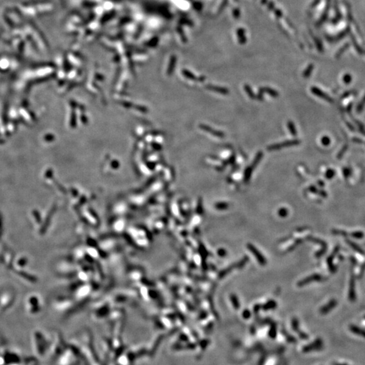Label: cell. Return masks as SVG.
Wrapping results in <instances>:
<instances>
[{
    "label": "cell",
    "instance_id": "ffe728a7",
    "mask_svg": "<svg viewBox=\"0 0 365 365\" xmlns=\"http://www.w3.org/2000/svg\"><path fill=\"white\" fill-rule=\"evenodd\" d=\"M276 306H277V304H276L275 302L273 301V300H270V301L267 302V303L265 305V306H264V308H265V309L267 310V309L273 308L275 307Z\"/></svg>",
    "mask_w": 365,
    "mask_h": 365
},
{
    "label": "cell",
    "instance_id": "d6986e66",
    "mask_svg": "<svg viewBox=\"0 0 365 365\" xmlns=\"http://www.w3.org/2000/svg\"><path fill=\"white\" fill-rule=\"evenodd\" d=\"M335 175V171L333 169H328L325 173V177L327 179H331Z\"/></svg>",
    "mask_w": 365,
    "mask_h": 365
},
{
    "label": "cell",
    "instance_id": "7a4b0ae2",
    "mask_svg": "<svg viewBox=\"0 0 365 365\" xmlns=\"http://www.w3.org/2000/svg\"><path fill=\"white\" fill-rule=\"evenodd\" d=\"M248 248L249 251L253 253V255L256 257V258L260 265H262V266L266 265V258L262 255V253L258 251V249H257L254 245H253L251 243H249V244H248Z\"/></svg>",
    "mask_w": 365,
    "mask_h": 365
},
{
    "label": "cell",
    "instance_id": "8992f818",
    "mask_svg": "<svg viewBox=\"0 0 365 365\" xmlns=\"http://www.w3.org/2000/svg\"><path fill=\"white\" fill-rule=\"evenodd\" d=\"M321 279H322V276L321 275V274H312V275H311L310 277L305 278L304 279L300 281L298 285L299 286H304V285L310 283L311 282H313V281H321Z\"/></svg>",
    "mask_w": 365,
    "mask_h": 365
},
{
    "label": "cell",
    "instance_id": "8fae6325",
    "mask_svg": "<svg viewBox=\"0 0 365 365\" xmlns=\"http://www.w3.org/2000/svg\"><path fill=\"white\" fill-rule=\"evenodd\" d=\"M346 242H347V244H348L351 247V248H352L354 250V251L358 252V253H359L361 255H365V252L362 248H360L359 245H357L356 243H354V241L350 240V239H346Z\"/></svg>",
    "mask_w": 365,
    "mask_h": 365
},
{
    "label": "cell",
    "instance_id": "5bb4252c",
    "mask_svg": "<svg viewBox=\"0 0 365 365\" xmlns=\"http://www.w3.org/2000/svg\"><path fill=\"white\" fill-rule=\"evenodd\" d=\"M287 127H288V129H289L290 133L293 135V136H295V135H297V131H296V128H295V124L292 121H288L287 122Z\"/></svg>",
    "mask_w": 365,
    "mask_h": 365
},
{
    "label": "cell",
    "instance_id": "9c48e42d",
    "mask_svg": "<svg viewBox=\"0 0 365 365\" xmlns=\"http://www.w3.org/2000/svg\"><path fill=\"white\" fill-rule=\"evenodd\" d=\"M337 304H338V302H337L336 300L333 299V300L328 302L327 304H326L324 306L322 307V308L321 309V312L322 314L327 313L328 312L331 310L333 308L335 307Z\"/></svg>",
    "mask_w": 365,
    "mask_h": 365
},
{
    "label": "cell",
    "instance_id": "7c38bea8",
    "mask_svg": "<svg viewBox=\"0 0 365 365\" xmlns=\"http://www.w3.org/2000/svg\"><path fill=\"white\" fill-rule=\"evenodd\" d=\"M262 157H263V152L262 151H258V153L256 154L255 158H254V159H253V160L250 166H251L253 169H255V168L257 166H258L260 162L261 161Z\"/></svg>",
    "mask_w": 365,
    "mask_h": 365
},
{
    "label": "cell",
    "instance_id": "ac0fdd59",
    "mask_svg": "<svg viewBox=\"0 0 365 365\" xmlns=\"http://www.w3.org/2000/svg\"><path fill=\"white\" fill-rule=\"evenodd\" d=\"M351 236L353 238H355V239H363L364 236V233L362 231H354L353 233H352V234H351Z\"/></svg>",
    "mask_w": 365,
    "mask_h": 365
},
{
    "label": "cell",
    "instance_id": "603a6c76",
    "mask_svg": "<svg viewBox=\"0 0 365 365\" xmlns=\"http://www.w3.org/2000/svg\"><path fill=\"white\" fill-rule=\"evenodd\" d=\"M351 172H352V170H351L350 168H344L343 169V175L344 177H345L346 179L348 178V177L351 175Z\"/></svg>",
    "mask_w": 365,
    "mask_h": 365
},
{
    "label": "cell",
    "instance_id": "d6a6232c",
    "mask_svg": "<svg viewBox=\"0 0 365 365\" xmlns=\"http://www.w3.org/2000/svg\"><path fill=\"white\" fill-rule=\"evenodd\" d=\"M318 183H320V184H318V185H319L320 186H324V183H323V182H322V181H319V182H318Z\"/></svg>",
    "mask_w": 365,
    "mask_h": 365
},
{
    "label": "cell",
    "instance_id": "52a82bcc",
    "mask_svg": "<svg viewBox=\"0 0 365 365\" xmlns=\"http://www.w3.org/2000/svg\"><path fill=\"white\" fill-rule=\"evenodd\" d=\"M244 89L245 91L247 93V95L249 96V98H251L252 99H256V100H259V101H262L263 100V95H262V93H259L258 94H255L253 92L252 88L250 87V86L248 85H245L244 86Z\"/></svg>",
    "mask_w": 365,
    "mask_h": 365
},
{
    "label": "cell",
    "instance_id": "f546056e",
    "mask_svg": "<svg viewBox=\"0 0 365 365\" xmlns=\"http://www.w3.org/2000/svg\"><path fill=\"white\" fill-rule=\"evenodd\" d=\"M318 193L320 195V196H321L322 197H326V196H327V193H326V192H325V191H323V190L318 191Z\"/></svg>",
    "mask_w": 365,
    "mask_h": 365
},
{
    "label": "cell",
    "instance_id": "277c9868",
    "mask_svg": "<svg viewBox=\"0 0 365 365\" xmlns=\"http://www.w3.org/2000/svg\"><path fill=\"white\" fill-rule=\"evenodd\" d=\"M348 298L350 301H354L356 300V291H355V276L352 272H351V277L350 280V287Z\"/></svg>",
    "mask_w": 365,
    "mask_h": 365
},
{
    "label": "cell",
    "instance_id": "9a60e30c",
    "mask_svg": "<svg viewBox=\"0 0 365 365\" xmlns=\"http://www.w3.org/2000/svg\"><path fill=\"white\" fill-rule=\"evenodd\" d=\"M230 299H231V301L232 302L233 305L234 306V307L236 309H239V300H238L237 297L235 295L233 294V295H231Z\"/></svg>",
    "mask_w": 365,
    "mask_h": 365
},
{
    "label": "cell",
    "instance_id": "5b68a950",
    "mask_svg": "<svg viewBox=\"0 0 365 365\" xmlns=\"http://www.w3.org/2000/svg\"><path fill=\"white\" fill-rule=\"evenodd\" d=\"M200 127L202 128V129L205 131L208 132V133H209L212 135H213L214 136L218 137V138H224L225 137V134L223 133V132L220 131H217V130H215L214 128H211L209 126H207V125H205V124H201Z\"/></svg>",
    "mask_w": 365,
    "mask_h": 365
},
{
    "label": "cell",
    "instance_id": "484cf974",
    "mask_svg": "<svg viewBox=\"0 0 365 365\" xmlns=\"http://www.w3.org/2000/svg\"><path fill=\"white\" fill-rule=\"evenodd\" d=\"M352 76H351L350 75H346L345 76H343V82L344 83H346V84H349V83H351L352 81Z\"/></svg>",
    "mask_w": 365,
    "mask_h": 365
},
{
    "label": "cell",
    "instance_id": "6da1fadb",
    "mask_svg": "<svg viewBox=\"0 0 365 365\" xmlns=\"http://www.w3.org/2000/svg\"><path fill=\"white\" fill-rule=\"evenodd\" d=\"M300 143H301V141L299 140H288V141L281 142V143L274 144L273 145H269L267 147V149L269 151L278 150V149H283V148L291 147V146L297 145L298 144H300Z\"/></svg>",
    "mask_w": 365,
    "mask_h": 365
},
{
    "label": "cell",
    "instance_id": "1f68e13d",
    "mask_svg": "<svg viewBox=\"0 0 365 365\" xmlns=\"http://www.w3.org/2000/svg\"><path fill=\"white\" fill-rule=\"evenodd\" d=\"M352 103H351V104H350V105H349V106H347V108H346V110H347V112H350V110H351V109H352Z\"/></svg>",
    "mask_w": 365,
    "mask_h": 365
},
{
    "label": "cell",
    "instance_id": "83f0119b",
    "mask_svg": "<svg viewBox=\"0 0 365 365\" xmlns=\"http://www.w3.org/2000/svg\"><path fill=\"white\" fill-rule=\"evenodd\" d=\"M347 148V145H345V146H344V147H343V148L342 149V150H341V151L339 152V154H338V158H342V156L343 155L344 153L346 152V151Z\"/></svg>",
    "mask_w": 365,
    "mask_h": 365
},
{
    "label": "cell",
    "instance_id": "44dd1931",
    "mask_svg": "<svg viewBox=\"0 0 365 365\" xmlns=\"http://www.w3.org/2000/svg\"><path fill=\"white\" fill-rule=\"evenodd\" d=\"M321 143L323 145L328 146L330 144H331V139H330L327 136L322 137L321 139Z\"/></svg>",
    "mask_w": 365,
    "mask_h": 365
},
{
    "label": "cell",
    "instance_id": "ba28073f",
    "mask_svg": "<svg viewBox=\"0 0 365 365\" xmlns=\"http://www.w3.org/2000/svg\"><path fill=\"white\" fill-rule=\"evenodd\" d=\"M206 88L208 89L211 90V91H213L216 93H220V94H222V95H228L229 93V91L228 89L225 88V87H222L209 85H207Z\"/></svg>",
    "mask_w": 365,
    "mask_h": 365
},
{
    "label": "cell",
    "instance_id": "f1b7e54d",
    "mask_svg": "<svg viewBox=\"0 0 365 365\" xmlns=\"http://www.w3.org/2000/svg\"><path fill=\"white\" fill-rule=\"evenodd\" d=\"M308 190H309V192H310L312 193H318V189H316V187H314V186H310L308 188Z\"/></svg>",
    "mask_w": 365,
    "mask_h": 365
},
{
    "label": "cell",
    "instance_id": "d4e9b609",
    "mask_svg": "<svg viewBox=\"0 0 365 365\" xmlns=\"http://www.w3.org/2000/svg\"><path fill=\"white\" fill-rule=\"evenodd\" d=\"M235 156H231V157L229 158V159H227V160H225V161L223 162V164H224V165H228V164H233V162H235Z\"/></svg>",
    "mask_w": 365,
    "mask_h": 365
},
{
    "label": "cell",
    "instance_id": "7402d4cb",
    "mask_svg": "<svg viewBox=\"0 0 365 365\" xmlns=\"http://www.w3.org/2000/svg\"><path fill=\"white\" fill-rule=\"evenodd\" d=\"M288 214V210L287 209L285 208H282L279 209V215L281 217H286L287 215Z\"/></svg>",
    "mask_w": 365,
    "mask_h": 365
},
{
    "label": "cell",
    "instance_id": "3957f363",
    "mask_svg": "<svg viewBox=\"0 0 365 365\" xmlns=\"http://www.w3.org/2000/svg\"><path fill=\"white\" fill-rule=\"evenodd\" d=\"M311 92L316 96H317V97H320V98L326 101V102H328L329 103L333 102V100L331 97H330L329 95L326 94V93H325L324 91H322L321 89H320L319 88L316 87H312Z\"/></svg>",
    "mask_w": 365,
    "mask_h": 365
},
{
    "label": "cell",
    "instance_id": "4fadbf2b",
    "mask_svg": "<svg viewBox=\"0 0 365 365\" xmlns=\"http://www.w3.org/2000/svg\"><path fill=\"white\" fill-rule=\"evenodd\" d=\"M253 170V169L251 166H248V167H247L245 168L244 174H243V181L245 183H248V181H249L250 178H251V176L252 175Z\"/></svg>",
    "mask_w": 365,
    "mask_h": 365
},
{
    "label": "cell",
    "instance_id": "cb8c5ba5",
    "mask_svg": "<svg viewBox=\"0 0 365 365\" xmlns=\"http://www.w3.org/2000/svg\"><path fill=\"white\" fill-rule=\"evenodd\" d=\"M333 233L335 235H341L343 236H346L347 235V232H346L345 231L338 230V229H334V230H333Z\"/></svg>",
    "mask_w": 365,
    "mask_h": 365
},
{
    "label": "cell",
    "instance_id": "4316f807",
    "mask_svg": "<svg viewBox=\"0 0 365 365\" xmlns=\"http://www.w3.org/2000/svg\"><path fill=\"white\" fill-rule=\"evenodd\" d=\"M218 256H220L221 257H224L226 256V253H227V252H226V250L224 249H220L218 250Z\"/></svg>",
    "mask_w": 365,
    "mask_h": 365
},
{
    "label": "cell",
    "instance_id": "30bf717a",
    "mask_svg": "<svg viewBox=\"0 0 365 365\" xmlns=\"http://www.w3.org/2000/svg\"><path fill=\"white\" fill-rule=\"evenodd\" d=\"M259 93H267V94L270 95V96H272L273 97H277L279 96V92L276 90H274L272 88H270V87H260L259 89Z\"/></svg>",
    "mask_w": 365,
    "mask_h": 365
},
{
    "label": "cell",
    "instance_id": "2e32d148",
    "mask_svg": "<svg viewBox=\"0 0 365 365\" xmlns=\"http://www.w3.org/2000/svg\"><path fill=\"white\" fill-rule=\"evenodd\" d=\"M364 106H365V94H364V97H363V99H361L360 103H359V105H358L356 107V112H359V113L362 112L364 109Z\"/></svg>",
    "mask_w": 365,
    "mask_h": 365
},
{
    "label": "cell",
    "instance_id": "e0dca14e",
    "mask_svg": "<svg viewBox=\"0 0 365 365\" xmlns=\"http://www.w3.org/2000/svg\"><path fill=\"white\" fill-rule=\"evenodd\" d=\"M215 208L218 210H226L229 208V204L226 202H218L215 205Z\"/></svg>",
    "mask_w": 365,
    "mask_h": 365
},
{
    "label": "cell",
    "instance_id": "4dcf8cb0",
    "mask_svg": "<svg viewBox=\"0 0 365 365\" xmlns=\"http://www.w3.org/2000/svg\"><path fill=\"white\" fill-rule=\"evenodd\" d=\"M352 141H353V142H354V143H356V144H362L363 143L362 140H360V139H359V138H356V137L353 138Z\"/></svg>",
    "mask_w": 365,
    "mask_h": 365
}]
</instances>
